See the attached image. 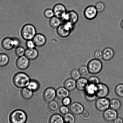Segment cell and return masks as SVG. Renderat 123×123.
Here are the masks:
<instances>
[{
	"instance_id": "cell-1",
	"label": "cell",
	"mask_w": 123,
	"mask_h": 123,
	"mask_svg": "<svg viewBox=\"0 0 123 123\" xmlns=\"http://www.w3.org/2000/svg\"><path fill=\"white\" fill-rule=\"evenodd\" d=\"M31 80L27 74L23 72H19L14 75L13 83L14 86L18 88H24L28 86Z\"/></svg>"
},
{
	"instance_id": "cell-2",
	"label": "cell",
	"mask_w": 123,
	"mask_h": 123,
	"mask_svg": "<svg viewBox=\"0 0 123 123\" xmlns=\"http://www.w3.org/2000/svg\"><path fill=\"white\" fill-rule=\"evenodd\" d=\"M27 120V116L25 112L21 110L13 111L9 117L10 123H25Z\"/></svg>"
},
{
	"instance_id": "cell-3",
	"label": "cell",
	"mask_w": 123,
	"mask_h": 123,
	"mask_svg": "<svg viewBox=\"0 0 123 123\" xmlns=\"http://www.w3.org/2000/svg\"><path fill=\"white\" fill-rule=\"evenodd\" d=\"M36 30L33 25L27 24L22 27L21 31V35L24 40H33L36 34Z\"/></svg>"
},
{
	"instance_id": "cell-4",
	"label": "cell",
	"mask_w": 123,
	"mask_h": 123,
	"mask_svg": "<svg viewBox=\"0 0 123 123\" xmlns=\"http://www.w3.org/2000/svg\"><path fill=\"white\" fill-rule=\"evenodd\" d=\"M74 25L68 23L61 24L57 28V34L62 38L67 37L74 29Z\"/></svg>"
},
{
	"instance_id": "cell-5",
	"label": "cell",
	"mask_w": 123,
	"mask_h": 123,
	"mask_svg": "<svg viewBox=\"0 0 123 123\" xmlns=\"http://www.w3.org/2000/svg\"><path fill=\"white\" fill-rule=\"evenodd\" d=\"M87 67L89 73L92 74H96L101 72L103 68V64L99 60L94 59L89 62Z\"/></svg>"
},
{
	"instance_id": "cell-6",
	"label": "cell",
	"mask_w": 123,
	"mask_h": 123,
	"mask_svg": "<svg viewBox=\"0 0 123 123\" xmlns=\"http://www.w3.org/2000/svg\"><path fill=\"white\" fill-rule=\"evenodd\" d=\"M79 16L77 13L74 11L67 12L64 16L61 19L64 23H68L74 25L79 20Z\"/></svg>"
},
{
	"instance_id": "cell-7",
	"label": "cell",
	"mask_w": 123,
	"mask_h": 123,
	"mask_svg": "<svg viewBox=\"0 0 123 123\" xmlns=\"http://www.w3.org/2000/svg\"><path fill=\"white\" fill-rule=\"evenodd\" d=\"M110 100L107 98H99L95 101V108L98 111L104 112L110 107Z\"/></svg>"
},
{
	"instance_id": "cell-8",
	"label": "cell",
	"mask_w": 123,
	"mask_h": 123,
	"mask_svg": "<svg viewBox=\"0 0 123 123\" xmlns=\"http://www.w3.org/2000/svg\"><path fill=\"white\" fill-rule=\"evenodd\" d=\"M109 92L108 87L106 84L100 83L96 85L95 94L97 97L106 98Z\"/></svg>"
},
{
	"instance_id": "cell-9",
	"label": "cell",
	"mask_w": 123,
	"mask_h": 123,
	"mask_svg": "<svg viewBox=\"0 0 123 123\" xmlns=\"http://www.w3.org/2000/svg\"><path fill=\"white\" fill-rule=\"evenodd\" d=\"M56 96V91L52 87H49L45 89L43 94V100L47 103L53 101Z\"/></svg>"
},
{
	"instance_id": "cell-10",
	"label": "cell",
	"mask_w": 123,
	"mask_h": 123,
	"mask_svg": "<svg viewBox=\"0 0 123 123\" xmlns=\"http://www.w3.org/2000/svg\"><path fill=\"white\" fill-rule=\"evenodd\" d=\"M98 12L95 6H89L85 9L84 15L85 17L87 20H92L96 18Z\"/></svg>"
},
{
	"instance_id": "cell-11",
	"label": "cell",
	"mask_w": 123,
	"mask_h": 123,
	"mask_svg": "<svg viewBox=\"0 0 123 123\" xmlns=\"http://www.w3.org/2000/svg\"><path fill=\"white\" fill-rule=\"evenodd\" d=\"M16 65L20 70H26L29 66L30 60L25 55L19 57L16 61Z\"/></svg>"
},
{
	"instance_id": "cell-12",
	"label": "cell",
	"mask_w": 123,
	"mask_h": 123,
	"mask_svg": "<svg viewBox=\"0 0 123 123\" xmlns=\"http://www.w3.org/2000/svg\"><path fill=\"white\" fill-rule=\"evenodd\" d=\"M53 10L55 16L60 19H61L67 12L65 6L61 3H58L54 6Z\"/></svg>"
},
{
	"instance_id": "cell-13",
	"label": "cell",
	"mask_w": 123,
	"mask_h": 123,
	"mask_svg": "<svg viewBox=\"0 0 123 123\" xmlns=\"http://www.w3.org/2000/svg\"><path fill=\"white\" fill-rule=\"evenodd\" d=\"M118 114L116 111L108 108L104 112L103 117L104 119L107 122L113 121L117 117Z\"/></svg>"
},
{
	"instance_id": "cell-14",
	"label": "cell",
	"mask_w": 123,
	"mask_h": 123,
	"mask_svg": "<svg viewBox=\"0 0 123 123\" xmlns=\"http://www.w3.org/2000/svg\"><path fill=\"white\" fill-rule=\"evenodd\" d=\"M1 45L3 49L6 51H10L14 48V46L13 38L6 37L2 40Z\"/></svg>"
},
{
	"instance_id": "cell-15",
	"label": "cell",
	"mask_w": 123,
	"mask_h": 123,
	"mask_svg": "<svg viewBox=\"0 0 123 123\" xmlns=\"http://www.w3.org/2000/svg\"><path fill=\"white\" fill-rule=\"evenodd\" d=\"M89 84L88 80L84 77H81L76 81V88L79 91H85Z\"/></svg>"
},
{
	"instance_id": "cell-16",
	"label": "cell",
	"mask_w": 123,
	"mask_h": 123,
	"mask_svg": "<svg viewBox=\"0 0 123 123\" xmlns=\"http://www.w3.org/2000/svg\"><path fill=\"white\" fill-rule=\"evenodd\" d=\"M33 40L36 46L38 47H42L46 44V37L44 35L40 33H37Z\"/></svg>"
},
{
	"instance_id": "cell-17",
	"label": "cell",
	"mask_w": 123,
	"mask_h": 123,
	"mask_svg": "<svg viewBox=\"0 0 123 123\" xmlns=\"http://www.w3.org/2000/svg\"><path fill=\"white\" fill-rule=\"evenodd\" d=\"M70 108L72 113L75 115H80L85 110L83 105L77 102H74L72 104Z\"/></svg>"
},
{
	"instance_id": "cell-18",
	"label": "cell",
	"mask_w": 123,
	"mask_h": 123,
	"mask_svg": "<svg viewBox=\"0 0 123 123\" xmlns=\"http://www.w3.org/2000/svg\"><path fill=\"white\" fill-rule=\"evenodd\" d=\"M102 52V59L105 61H110L114 57V51L111 48H106Z\"/></svg>"
},
{
	"instance_id": "cell-19",
	"label": "cell",
	"mask_w": 123,
	"mask_h": 123,
	"mask_svg": "<svg viewBox=\"0 0 123 123\" xmlns=\"http://www.w3.org/2000/svg\"><path fill=\"white\" fill-rule=\"evenodd\" d=\"M25 55L30 60H33L37 58L39 52L35 48L27 49L25 50Z\"/></svg>"
},
{
	"instance_id": "cell-20",
	"label": "cell",
	"mask_w": 123,
	"mask_h": 123,
	"mask_svg": "<svg viewBox=\"0 0 123 123\" xmlns=\"http://www.w3.org/2000/svg\"><path fill=\"white\" fill-rule=\"evenodd\" d=\"M70 94V91L64 87H60L56 90V96L60 100H62L64 98L69 97Z\"/></svg>"
},
{
	"instance_id": "cell-21",
	"label": "cell",
	"mask_w": 123,
	"mask_h": 123,
	"mask_svg": "<svg viewBox=\"0 0 123 123\" xmlns=\"http://www.w3.org/2000/svg\"><path fill=\"white\" fill-rule=\"evenodd\" d=\"M76 81L71 78L66 80L64 83V87L69 91L74 90L76 88Z\"/></svg>"
},
{
	"instance_id": "cell-22",
	"label": "cell",
	"mask_w": 123,
	"mask_h": 123,
	"mask_svg": "<svg viewBox=\"0 0 123 123\" xmlns=\"http://www.w3.org/2000/svg\"><path fill=\"white\" fill-rule=\"evenodd\" d=\"M33 92L26 87L23 88L21 92V97L24 99L28 100L32 98L33 96Z\"/></svg>"
},
{
	"instance_id": "cell-23",
	"label": "cell",
	"mask_w": 123,
	"mask_h": 123,
	"mask_svg": "<svg viewBox=\"0 0 123 123\" xmlns=\"http://www.w3.org/2000/svg\"><path fill=\"white\" fill-rule=\"evenodd\" d=\"M64 118L60 115L55 114L52 115L50 117L49 123H64Z\"/></svg>"
},
{
	"instance_id": "cell-24",
	"label": "cell",
	"mask_w": 123,
	"mask_h": 123,
	"mask_svg": "<svg viewBox=\"0 0 123 123\" xmlns=\"http://www.w3.org/2000/svg\"><path fill=\"white\" fill-rule=\"evenodd\" d=\"M40 85L39 82L35 80H31L27 87L33 92L38 91L40 88Z\"/></svg>"
},
{
	"instance_id": "cell-25",
	"label": "cell",
	"mask_w": 123,
	"mask_h": 123,
	"mask_svg": "<svg viewBox=\"0 0 123 123\" xmlns=\"http://www.w3.org/2000/svg\"><path fill=\"white\" fill-rule=\"evenodd\" d=\"M121 107V103L119 100L117 99H113L110 100V107L112 109L117 111Z\"/></svg>"
},
{
	"instance_id": "cell-26",
	"label": "cell",
	"mask_w": 123,
	"mask_h": 123,
	"mask_svg": "<svg viewBox=\"0 0 123 123\" xmlns=\"http://www.w3.org/2000/svg\"><path fill=\"white\" fill-rule=\"evenodd\" d=\"M49 24L52 28H57L61 24L60 19L54 16L50 19Z\"/></svg>"
},
{
	"instance_id": "cell-27",
	"label": "cell",
	"mask_w": 123,
	"mask_h": 123,
	"mask_svg": "<svg viewBox=\"0 0 123 123\" xmlns=\"http://www.w3.org/2000/svg\"><path fill=\"white\" fill-rule=\"evenodd\" d=\"M9 58L7 55L5 53L0 54V67H4L9 63Z\"/></svg>"
},
{
	"instance_id": "cell-28",
	"label": "cell",
	"mask_w": 123,
	"mask_h": 123,
	"mask_svg": "<svg viewBox=\"0 0 123 123\" xmlns=\"http://www.w3.org/2000/svg\"><path fill=\"white\" fill-rule=\"evenodd\" d=\"M116 95L119 98H123V84H119L116 86L114 89Z\"/></svg>"
},
{
	"instance_id": "cell-29",
	"label": "cell",
	"mask_w": 123,
	"mask_h": 123,
	"mask_svg": "<svg viewBox=\"0 0 123 123\" xmlns=\"http://www.w3.org/2000/svg\"><path fill=\"white\" fill-rule=\"evenodd\" d=\"M64 122L67 123H74L75 121L74 116L72 113H68L63 117Z\"/></svg>"
},
{
	"instance_id": "cell-30",
	"label": "cell",
	"mask_w": 123,
	"mask_h": 123,
	"mask_svg": "<svg viewBox=\"0 0 123 123\" xmlns=\"http://www.w3.org/2000/svg\"><path fill=\"white\" fill-rule=\"evenodd\" d=\"M59 107V105L56 101H53L49 103L48 107L50 111L55 112L57 110Z\"/></svg>"
},
{
	"instance_id": "cell-31",
	"label": "cell",
	"mask_w": 123,
	"mask_h": 123,
	"mask_svg": "<svg viewBox=\"0 0 123 123\" xmlns=\"http://www.w3.org/2000/svg\"><path fill=\"white\" fill-rule=\"evenodd\" d=\"M96 85L92 84H89L85 90V93L87 94L94 95L95 94Z\"/></svg>"
},
{
	"instance_id": "cell-32",
	"label": "cell",
	"mask_w": 123,
	"mask_h": 123,
	"mask_svg": "<svg viewBox=\"0 0 123 123\" xmlns=\"http://www.w3.org/2000/svg\"><path fill=\"white\" fill-rule=\"evenodd\" d=\"M25 49L23 47L19 46L16 47L15 50V53L17 56L18 57L25 55Z\"/></svg>"
},
{
	"instance_id": "cell-33",
	"label": "cell",
	"mask_w": 123,
	"mask_h": 123,
	"mask_svg": "<svg viewBox=\"0 0 123 123\" xmlns=\"http://www.w3.org/2000/svg\"><path fill=\"white\" fill-rule=\"evenodd\" d=\"M70 75L71 78L76 81L81 78V74L79 70L77 69H74L72 70L70 72Z\"/></svg>"
},
{
	"instance_id": "cell-34",
	"label": "cell",
	"mask_w": 123,
	"mask_h": 123,
	"mask_svg": "<svg viewBox=\"0 0 123 123\" xmlns=\"http://www.w3.org/2000/svg\"><path fill=\"white\" fill-rule=\"evenodd\" d=\"M44 16L47 19H51L55 16L53 9H48L45 10L44 12Z\"/></svg>"
},
{
	"instance_id": "cell-35",
	"label": "cell",
	"mask_w": 123,
	"mask_h": 123,
	"mask_svg": "<svg viewBox=\"0 0 123 123\" xmlns=\"http://www.w3.org/2000/svg\"><path fill=\"white\" fill-rule=\"evenodd\" d=\"M88 80L89 84H92L97 85L100 83L99 79L96 76H90L88 79Z\"/></svg>"
},
{
	"instance_id": "cell-36",
	"label": "cell",
	"mask_w": 123,
	"mask_h": 123,
	"mask_svg": "<svg viewBox=\"0 0 123 123\" xmlns=\"http://www.w3.org/2000/svg\"><path fill=\"white\" fill-rule=\"evenodd\" d=\"M79 70L81 75L83 76H86L89 73L87 67L86 66H81L79 69Z\"/></svg>"
},
{
	"instance_id": "cell-37",
	"label": "cell",
	"mask_w": 123,
	"mask_h": 123,
	"mask_svg": "<svg viewBox=\"0 0 123 123\" xmlns=\"http://www.w3.org/2000/svg\"><path fill=\"white\" fill-rule=\"evenodd\" d=\"M85 98L87 101L89 102H92L95 101L96 98L97 97L96 94L91 95L85 93Z\"/></svg>"
},
{
	"instance_id": "cell-38",
	"label": "cell",
	"mask_w": 123,
	"mask_h": 123,
	"mask_svg": "<svg viewBox=\"0 0 123 123\" xmlns=\"http://www.w3.org/2000/svg\"><path fill=\"white\" fill-rule=\"evenodd\" d=\"M95 6L98 12H102L105 9V4L102 2H98Z\"/></svg>"
},
{
	"instance_id": "cell-39",
	"label": "cell",
	"mask_w": 123,
	"mask_h": 123,
	"mask_svg": "<svg viewBox=\"0 0 123 123\" xmlns=\"http://www.w3.org/2000/svg\"><path fill=\"white\" fill-rule=\"evenodd\" d=\"M59 112L62 114L65 115L69 113V109L67 106L63 105L60 107Z\"/></svg>"
},
{
	"instance_id": "cell-40",
	"label": "cell",
	"mask_w": 123,
	"mask_h": 123,
	"mask_svg": "<svg viewBox=\"0 0 123 123\" xmlns=\"http://www.w3.org/2000/svg\"><path fill=\"white\" fill-rule=\"evenodd\" d=\"M26 46L27 49H32L35 48L36 46L33 40L27 41L26 43Z\"/></svg>"
},
{
	"instance_id": "cell-41",
	"label": "cell",
	"mask_w": 123,
	"mask_h": 123,
	"mask_svg": "<svg viewBox=\"0 0 123 123\" xmlns=\"http://www.w3.org/2000/svg\"><path fill=\"white\" fill-rule=\"evenodd\" d=\"M62 103L63 105L67 106H70L71 103V99L69 97L64 98L62 100Z\"/></svg>"
},
{
	"instance_id": "cell-42",
	"label": "cell",
	"mask_w": 123,
	"mask_h": 123,
	"mask_svg": "<svg viewBox=\"0 0 123 123\" xmlns=\"http://www.w3.org/2000/svg\"><path fill=\"white\" fill-rule=\"evenodd\" d=\"M94 56L95 59L101 60L102 59V52L100 50H96L94 52Z\"/></svg>"
},
{
	"instance_id": "cell-43",
	"label": "cell",
	"mask_w": 123,
	"mask_h": 123,
	"mask_svg": "<svg viewBox=\"0 0 123 123\" xmlns=\"http://www.w3.org/2000/svg\"><path fill=\"white\" fill-rule=\"evenodd\" d=\"M81 117L85 119H89L90 117V114L87 111L84 110L80 114Z\"/></svg>"
},
{
	"instance_id": "cell-44",
	"label": "cell",
	"mask_w": 123,
	"mask_h": 123,
	"mask_svg": "<svg viewBox=\"0 0 123 123\" xmlns=\"http://www.w3.org/2000/svg\"><path fill=\"white\" fill-rule=\"evenodd\" d=\"M13 40L14 43L15 47H17L18 46H20L21 44V41L18 38H13Z\"/></svg>"
},
{
	"instance_id": "cell-45",
	"label": "cell",
	"mask_w": 123,
	"mask_h": 123,
	"mask_svg": "<svg viewBox=\"0 0 123 123\" xmlns=\"http://www.w3.org/2000/svg\"><path fill=\"white\" fill-rule=\"evenodd\" d=\"M113 123H123V120L121 118L117 117L113 121Z\"/></svg>"
},
{
	"instance_id": "cell-46",
	"label": "cell",
	"mask_w": 123,
	"mask_h": 123,
	"mask_svg": "<svg viewBox=\"0 0 123 123\" xmlns=\"http://www.w3.org/2000/svg\"><path fill=\"white\" fill-rule=\"evenodd\" d=\"M121 26L122 28L123 29V19L121 23Z\"/></svg>"
},
{
	"instance_id": "cell-47",
	"label": "cell",
	"mask_w": 123,
	"mask_h": 123,
	"mask_svg": "<svg viewBox=\"0 0 123 123\" xmlns=\"http://www.w3.org/2000/svg\"></svg>"
}]
</instances>
